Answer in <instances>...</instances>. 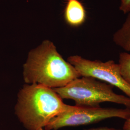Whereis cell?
Here are the masks:
<instances>
[{
	"label": "cell",
	"mask_w": 130,
	"mask_h": 130,
	"mask_svg": "<svg viewBox=\"0 0 130 130\" xmlns=\"http://www.w3.org/2000/svg\"><path fill=\"white\" fill-rule=\"evenodd\" d=\"M23 76L26 84H38L52 89L64 87L81 77L63 59L53 42L47 40L29 52L23 65Z\"/></svg>",
	"instance_id": "cell-1"
},
{
	"label": "cell",
	"mask_w": 130,
	"mask_h": 130,
	"mask_svg": "<svg viewBox=\"0 0 130 130\" xmlns=\"http://www.w3.org/2000/svg\"><path fill=\"white\" fill-rule=\"evenodd\" d=\"M66 104L53 89L25 84L18 93L15 114L28 130L43 129L62 111Z\"/></svg>",
	"instance_id": "cell-2"
},
{
	"label": "cell",
	"mask_w": 130,
	"mask_h": 130,
	"mask_svg": "<svg viewBox=\"0 0 130 130\" xmlns=\"http://www.w3.org/2000/svg\"><path fill=\"white\" fill-rule=\"evenodd\" d=\"M114 86L90 77L75 79L64 87L53 89L62 99H71L79 107H99L103 102L122 105L130 109V98L113 91Z\"/></svg>",
	"instance_id": "cell-3"
},
{
	"label": "cell",
	"mask_w": 130,
	"mask_h": 130,
	"mask_svg": "<svg viewBox=\"0 0 130 130\" xmlns=\"http://www.w3.org/2000/svg\"><path fill=\"white\" fill-rule=\"evenodd\" d=\"M130 117V109L127 107H92L66 104L64 109L53 118L44 128L45 130H57L67 126L92 124L112 118L126 120Z\"/></svg>",
	"instance_id": "cell-4"
},
{
	"label": "cell",
	"mask_w": 130,
	"mask_h": 130,
	"mask_svg": "<svg viewBox=\"0 0 130 130\" xmlns=\"http://www.w3.org/2000/svg\"><path fill=\"white\" fill-rule=\"evenodd\" d=\"M68 62L81 77H90L116 87L130 98V85L121 74L119 64L113 60H90L78 55L70 56Z\"/></svg>",
	"instance_id": "cell-5"
},
{
	"label": "cell",
	"mask_w": 130,
	"mask_h": 130,
	"mask_svg": "<svg viewBox=\"0 0 130 130\" xmlns=\"http://www.w3.org/2000/svg\"><path fill=\"white\" fill-rule=\"evenodd\" d=\"M64 18L69 26L79 27L83 25L86 20V11L79 0H67L64 11Z\"/></svg>",
	"instance_id": "cell-6"
},
{
	"label": "cell",
	"mask_w": 130,
	"mask_h": 130,
	"mask_svg": "<svg viewBox=\"0 0 130 130\" xmlns=\"http://www.w3.org/2000/svg\"><path fill=\"white\" fill-rule=\"evenodd\" d=\"M113 40L117 45L130 52V12L122 26L113 34Z\"/></svg>",
	"instance_id": "cell-7"
},
{
	"label": "cell",
	"mask_w": 130,
	"mask_h": 130,
	"mask_svg": "<svg viewBox=\"0 0 130 130\" xmlns=\"http://www.w3.org/2000/svg\"><path fill=\"white\" fill-rule=\"evenodd\" d=\"M118 64L123 78L130 85V53L128 52L120 53Z\"/></svg>",
	"instance_id": "cell-8"
},
{
	"label": "cell",
	"mask_w": 130,
	"mask_h": 130,
	"mask_svg": "<svg viewBox=\"0 0 130 130\" xmlns=\"http://www.w3.org/2000/svg\"><path fill=\"white\" fill-rule=\"evenodd\" d=\"M119 9L124 14L130 12V0H121Z\"/></svg>",
	"instance_id": "cell-9"
},
{
	"label": "cell",
	"mask_w": 130,
	"mask_h": 130,
	"mask_svg": "<svg viewBox=\"0 0 130 130\" xmlns=\"http://www.w3.org/2000/svg\"><path fill=\"white\" fill-rule=\"evenodd\" d=\"M122 130H130V117L125 121Z\"/></svg>",
	"instance_id": "cell-10"
},
{
	"label": "cell",
	"mask_w": 130,
	"mask_h": 130,
	"mask_svg": "<svg viewBox=\"0 0 130 130\" xmlns=\"http://www.w3.org/2000/svg\"><path fill=\"white\" fill-rule=\"evenodd\" d=\"M38 130H44L43 129H40ZM122 130L120 129H117L115 128H109V127H98V128H93V129H90L88 130Z\"/></svg>",
	"instance_id": "cell-11"
}]
</instances>
